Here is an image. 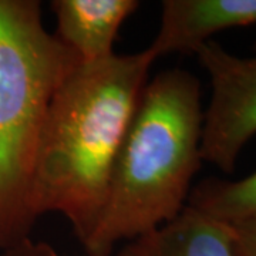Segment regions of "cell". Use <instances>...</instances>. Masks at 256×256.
I'll use <instances>...</instances> for the list:
<instances>
[{
	"mask_svg": "<svg viewBox=\"0 0 256 256\" xmlns=\"http://www.w3.org/2000/svg\"><path fill=\"white\" fill-rule=\"evenodd\" d=\"M195 56L210 80L202 160L232 174L242 150L256 136V46L254 56L239 57L210 40Z\"/></svg>",
	"mask_w": 256,
	"mask_h": 256,
	"instance_id": "4",
	"label": "cell"
},
{
	"mask_svg": "<svg viewBox=\"0 0 256 256\" xmlns=\"http://www.w3.org/2000/svg\"><path fill=\"white\" fill-rule=\"evenodd\" d=\"M256 24V0H165L154 42L146 47L156 58L195 54L216 33Z\"/></svg>",
	"mask_w": 256,
	"mask_h": 256,
	"instance_id": "5",
	"label": "cell"
},
{
	"mask_svg": "<svg viewBox=\"0 0 256 256\" xmlns=\"http://www.w3.org/2000/svg\"><path fill=\"white\" fill-rule=\"evenodd\" d=\"M228 225L236 256H256V215Z\"/></svg>",
	"mask_w": 256,
	"mask_h": 256,
	"instance_id": "9",
	"label": "cell"
},
{
	"mask_svg": "<svg viewBox=\"0 0 256 256\" xmlns=\"http://www.w3.org/2000/svg\"><path fill=\"white\" fill-rule=\"evenodd\" d=\"M156 57L146 48L78 63L52 101L37 151L36 218L60 214L82 246L97 228L120 148Z\"/></svg>",
	"mask_w": 256,
	"mask_h": 256,
	"instance_id": "1",
	"label": "cell"
},
{
	"mask_svg": "<svg viewBox=\"0 0 256 256\" xmlns=\"http://www.w3.org/2000/svg\"><path fill=\"white\" fill-rule=\"evenodd\" d=\"M188 206L232 224L256 215V171L240 180L208 178L192 188Z\"/></svg>",
	"mask_w": 256,
	"mask_h": 256,
	"instance_id": "8",
	"label": "cell"
},
{
	"mask_svg": "<svg viewBox=\"0 0 256 256\" xmlns=\"http://www.w3.org/2000/svg\"><path fill=\"white\" fill-rule=\"evenodd\" d=\"M0 256H58L56 249L47 242L33 240L32 238L14 246L0 250Z\"/></svg>",
	"mask_w": 256,
	"mask_h": 256,
	"instance_id": "10",
	"label": "cell"
},
{
	"mask_svg": "<svg viewBox=\"0 0 256 256\" xmlns=\"http://www.w3.org/2000/svg\"><path fill=\"white\" fill-rule=\"evenodd\" d=\"M112 256H236L232 230L192 206L174 220L132 239Z\"/></svg>",
	"mask_w": 256,
	"mask_h": 256,
	"instance_id": "7",
	"label": "cell"
},
{
	"mask_svg": "<svg viewBox=\"0 0 256 256\" xmlns=\"http://www.w3.org/2000/svg\"><path fill=\"white\" fill-rule=\"evenodd\" d=\"M80 63L43 23L37 0H0V250L30 238L33 175L48 110Z\"/></svg>",
	"mask_w": 256,
	"mask_h": 256,
	"instance_id": "3",
	"label": "cell"
},
{
	"mask_svg": "<svg viewBox=\"0 0 256 256\" xmlns=\"http://www.w3.org/2000/svg\"><path fill=\"white\" fill-rule=\"evenodd\" d=\"M137 0H54V37L80 63H97L117 53L114 43Z\"/></svg>",
	"mask_w": 256,
	"mask_h": 256,
	"instance_id": "6",
	"label": "cell"
},
{
	"mask_svg": "<svg viewBox=\"0 0 256 256\" xmlns=\"http://www.w3.org/2000/svg\"><path fill=\"white\" fill-rule=\"evenodd\" d=\"M201 82L182 68L148 80L120 148L97 228L82 245L88 256H112L160 228L185 206L201 170Z\"/></svg>",
	"mask_w": 256,
	"mask_h": 256,
	"instance_id": "2",
	"label": "cell"
}]
</instances>
